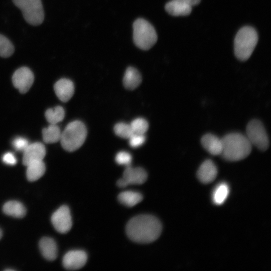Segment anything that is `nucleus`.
<instances>
[{"mask_svg":"<svg viewBox=\"0 0 271 271\" xmlns=\"http://www.w3.org/2000/svg\"><path fill=\"white\" fill-rule=\"evenodd\" d=\"M162 226L154 216L143 214L133 217L126 226V233L130 239L140 243H149L160 236Z\"/></svg>","mask_w":271,"mask_h":271,"instance_id":"f257e3e1","label":"nucleus"},{"mask_svg":"<svg viewBox=\"0 0 271 271\" xmlns=\"http://www.w3.org/2000/svg\"><path fill=\"white\" fill-rule=\"evenodd\" d=\"M220 156L228 161H238L246 158L251 151L252 145L245 135L232 132L222 139Z\"/></svg>","mask_w":271,"mask_h":271,"instance_id":"f03ea898","label":"nucleus"},{"mask_svg":"<svg viewBox=\"0 0 271 271\" xmlns=\"http://www.w3.org/2000/svg\"><path fill=\"white\" fill-rule=\"evenodd\" d=\"M258 41V35L252 27L245 26L237 33L234 39V54L240 61L247 60L251 55Z\"/></svg>","mask_w":271,"mask_h":271,"instance_id":"7ed1b4c3","label":"nucleus"},{"mask_svg":"<svg viewBox=\"0 0 271 271\" xmlns=\"http://www.w3.org/2000/svg\"><path fill=\"white\" fill-rule=\"evenodd\" d=\"M86 136L84 124L79 120H75L68 123L61 132L60 141L65 150L73 152L83 145Z\"/></svg>","mask_w":271,"mask_h":271,"instance_id":"20e7f679","label":"nucleus"},{"mask_svg":"<svg viewBox=\"0 0 271 271\" xmlns=\"http://www.w3.org/2000/svg\"><path fill=\"white\" fill-rule=\"evenodd\" d=\"M133 40L139 48L148 50L157 42V34L154 27L144 19H138L133 23Z\"/></svg>","mask_w":271,"mask_h":271,"instance_id":"39448f33","label":"nucleus"},{"mask_svg":"<svg viewBox=\"0 0 271 271\" xmlns=\"http://www.w3.org/2000/svg\"><path fill=\"white\" fill-rule=\"evenodd\" d=\"M13 2L21 10L28 23L38 26L43 23L44 12L41 0H13Z\"/></svg>","mask_w":271,"mask_h":271,"instance_id":"423d86ee","label":"nucleus"},{"mask_svg":"<svg viewBox=\"0 0 271 271\" xmlns=\"http://www.w3.org/2000/svg\"><path fill=\"white\" fill-rule=\"evenodd\" d=\"M252 146L261 151L266 150L269 147V140L262 122L258 119L250 121L246 128V135Z\"/></svg>","mask_w":271,"mask_h":271,"instance_id":"0eeeda50","label":"nucleus"},{"mask_svg":"<svg viewBox=\"0 0 271 271\" xmlns=\"http://www.w3.org/2000/svg\"><path fill=\"white\" fill-rule=\"evenodd\" d=\"M146 171L140 167L133 168L130 165L125 167L122 177L117 181V185L121 188L129 185H141L147 179Z\"/></svg>","mask_w":271,"mask_h":271,"instance_id":"6e6552de","label":"nucleus"},{"mask_svg":"<svg viewBox=\"0 0 271 271\" xmlns=\"http://www.w3.org/2000/svg\"><path fill=\"white\" fill-rule=\"evenodd\" d=\"M51 222L55 229L61 233H66L71 228L72 218L69 208L63 205L56 210L51 216Z\"/></svg>","mask_w":271,"mask_h":271,"instance_id":"1a4fd4ad","label":"nucleus"},{"mask_svg":"<svg viewBox=\"0 0 271 271\" xmlns=\"http://www.w3.org/2000/svg\"><path fill=\"white\" fill-rule=\"evenodd\" d=\"M34 77L31 70L26 67L17 69L12 77L14 86L22 93H26L32 86Z\"/></svg>","mask_w":271,"mask_h":271,"instance_id":"9d476101","label":"nucleus"},{"mask_svg":"<svg viewBox=\"0 0 271 271\" xmlns=\"http://www.w3.org/2000/svg\"><path fill=\"white\" fill-rule=\"evenodd\" d=\"M87 259L86 252L81 250H73L67 252L63 258V265L68 270L80 269L85 264Z\"/></svg>","mask_w":271,"mask_h":271,"instance_id":"9b49d317","label":"nucleus"},{"mask_svg":"<svg viewBox=\"0 0 271 271\" xmlns=\"http://www.w3.org/2000/svg\"><path fill=\"white\" fill-rule=\"evenodd\" d=\"M23 152V163L27 166L34 161H42L46 155V149L43 144L36 142L29 144Z\"/></svg>","mask_w":271,"mask_h":271,"instance_id":"f8f14e48","label":"nucleus"},{"mask_svg":"<svg viewBox=\"0 0 271 271\" xmlns=\"http://www.w3.org/2000/svg\"><path fill=\"white\" fill-rule=\"evenodd\" d=\"M217 173V168L214 163L211 160H206L199 167L197 176L201 182L208 184L215 179Z\"/></svg>","mask_w":271,"mask_h":271,"instance_id":"ddd939ff","label":"nucleus"},{"mask_svg":"<svg viewBox=\"0 0 271 271\" xmlns=\"http://www.w3.org/2000/svg\"><path fill=\"white\" fill-rule=\"evenodd\" d=\"M54 88L58 98L63 102L70 100L74 92L73 83L68 79H61L57 81Z\"/></svg>","mask_w":271,"mask_h":271,"instance_id":"4468645a","label":"nucleus"},{"mask_svg":"<svg viewBox=\"0 0 271 271\" xmlns=\"http://www.w3.org/2000/svg\"><path fill=\"white\" fill-rule=\"evenodd\" d=\"M203 147L211 155H220L222 149L221 139L212 133L204 134L201 139Z\"/></svg>","mask_w":271,"mask_h":271,"instance_id":"2eb2a0df","label":"nucleus"},{"mask_svg":"<svg viewBox=\"0 0 271 271\" xmlns=\"http://www.w3.org/2000/svg\"><path fill=\"white\" fill-rule=\"evenodd\" d=\"M40 251L45 258L49 260H55L58 253L57 244L52 238L43 237L39 242Z\"/></svg>","mask_w":271,"mask_h":271,"instance_id":"dca6fc26","label":"nucleus"},{"mask_svg":"<svg viewBox=\"0 0 271 271\" xmlns=\"http://www.w3.org/2000/svg\"><path fill=\"white\" fill-rule=\"evenodd\" d=\"M165 9L169 14L173 16H187L192 11L191 6L176 0H171L168 2Z\"/></svg>","mask_w":271,"mask_h":271,"instance_id":"f3484780","label":"nucleus"},{"mask_svg":"<svg viewBox=\"0 0 271 271\" xmlns=\"http://www.w3.org/2000/svg\"><path fill=\"white\" fill-rule=\"evenodd\" d=\"M142 76L139 71L134 67H128L123 78L124 86L128 90L136 88L142 82Z\"/></svg>","mask_w":271,"mask_h":271,"instance_id":"a211bd4d","label":"nucleus"},{"mask_svg":"<svg viewBox=\"0 0 271 271\" xmlns=\"http://www.w3.org/2000/svg\"><path fill=\"white\" fill-rule=\"evenodd\" d=\"M26 166L27 178L30 181L39 179L45 172L46 167L43 160L32 162Z\"/></svg>","mask_w":271,"mask_h":271,"instance_id":"6ab92c4d","label":"nucleus"},{"mask_svg":"<svg viewBox=\"0 0 271 271\" xmlns=\"http://www.w3.org/2000/svg\"><path fill=\"white\" fill-rule=\"evenodd\" d=\"M3 210L5 214L15 218H23L26 213L25 207L17 201H9L3 206Z\"/></svg>","mask_w":271,"mask_h":271,"instance_id":"aec40b11","label":"nucleus"},{"mask_svg":"<svg viewBox=\"0 0 271 271\" xmlns=\"http://www.w3.org/2000/svg\"><path fill=\"white\" fill-rule=\"evenodd\" d=\"M143 199L142 195L137 192L126 191L120 193L118 196L119 202L127 207H133Z\"/></svg>","mask_w":271,"mask_h":271,"instance_id":"412c9836","label":"nucleus"},{"mask_svg":"<svg viewBox=\"0 0 271 271\" xmlns=\"http://www.w3.org/2000/svg\"><path fill=\"white\" fill-rule=\"evenodd\" d=\"M61 131L57 124H50L42 130L43 141L47 144L55 143L60 141Z\"/></svg>","mask_w":271,"mask_h":271,"instance_id":"4be33fe9","label":"nucleus"},{"mask_svg":"<svg viewBox=\"0 0 271 271\" xmlns=\"http://www.w3.org/2000/svg\"><path fill=\"white\" fill-rule=\"evenodd\" d=\"M229 193V188L227 184L222 182L215 188L212 193V200L214 204H222L226 200Z\"/></svg>","mask_w":271,"mask_h":271,"instance_id":"5701e85b","label":"nucleus"},{"mask_svg":"<svg viewBox=\"0 0 271 271\" xmlns=\"http://www.w3.org/2000/svg\"><path fill=\"white\" fill-rule=\"evenodd\" d=\"M65 111L63 107L57 106L53 108H49L45 112V117L50 124H57L64 118Z\"/></svg>","mask_w":271,"mask_h":271,"instance_id":"b1692460","label":"nucleus"},{"mask_svg":"<svg viewBox=\"0 0 271 271\" xmlns=\"http://www.w3.org/2000/svg\"><path fill=\"white\" fill-rule=\"evenodd\" d=\"M14 52V47L11 42L6 37L0 34V56L7 58Z\"/></svg>","mask_w":271,"mask_h":271,"instance_id":"393cba45","label":"nucleus"},{"mask_svg":"<svg viewBox=\"0 0 271 271\" xmlns=\"http://www.w3.org/2000/svg\"><path fill=\"white\" fill-rule=\"evenodd\" d=\"M114 131L117 136L127 139H128L133 133L130 124L124 122H119L116 124L114 127Z\"/></svg>","mask_w":271,"mask_h":271,"instance_id":"a878e982","label":"nucleus"},{"mask_svg":"<svg viewBox=\"0 0 271 271\" xmlns=\"http://www.w3.org/2000/svg\"><path fill=\"white\" fill-rule=\"evenodd\" d=\"M131 128L134 133L145 134L149 128L148 121L143 118H137L130 123Z\"/></svg>","mask_w":271,"mask_h":271,"instance_id":"bb28decb","label":"nucleus"},{"mask_svg":"<svg viewBox=\"0 0 271 271\" xmlns=\"http://www.w3.org/2000/svg\"><path fill=\"white\" fill-rule=\"evenodd\" d=\"M115 159L118 165H123L126 167L130 165L132 157L129 153L121 151L116 154Z\"/></svg>","mask_w":271,"mask_h":271,"instance_id":"cd10ccee","label":"nucleus"},{"mask_svg":"<svg viewBox=\"0 0 271 271\" xmlns=\"http://www.w3.org/2000/svg\"><path fill=\"white\" fill-rule=\"evenodd\" d=\"M130 147L136 148L141 146L146 141L144 134L133 133L128 139Z\"/></svg>","mask_w":271,"mask_h":271,"instance_id":"c85d7f7f","label":"nucleus"},{"mask_svg":"<svg viewBox=\"0 0 271 271\" xmlns=\"http://www.w3.org/2000/svg\"><path fill=\"white\" fill-rule=\"evenodd\" d=\"M12 144L16 150L20 152H23L29 145L28 140L23 137L15 138L13 140Z\"/></svg>","mask_w":271,"mask_h":271,"instance_id":"c756f323","label":"nucleus"},{"mask_svg":"<svg viewBox=\"0 0 271 271\" xmlns=\"http://www.w3.org/2000/svg\"><path fill=\"white\" fill-rule=\"evenodd\" d=\"M3 161L6 164L9 165H14L17 163V159L15 155L11 153L8 152L4 155L2 158Z\"/></svg>","mask_w":271,"mask_h":271,"instance_id":"7c9ffc66","label":"nucleus"},{"mask_svg":"<svg viewBox=\"0 0 271 271\" xmlns=\"http://www.w3.org/2000/svg\"><path fill=\"white\" fill-rule=\"evenodd\" d=\"M181 2L188 4L191 7L197 5L199 4L201 0H176Z\"/></svg>","mask_w":271,"mask_h":271,"instance_id":"2f4dec72","label":"nucleus"},{"mask_svg":"<svg viewBox=\"0 0 271 271\" xmlns=\"http://www.w3.org/2000/svg\"><path fill=\"white\" fill-rule=\"evenodd\" d=\"M2 230L0 229V239L2 238Z\"/></svg>","mask_w":271,"mask_h":271,"instance_id":"473e14b6","label":"nucleus"}]
</instances>
